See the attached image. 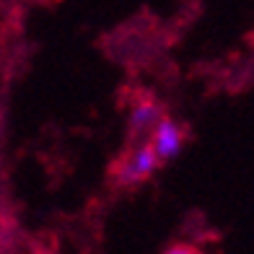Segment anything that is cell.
Wrapping results in <instances>:
<instances>
[{"mask_svg":"<svg viewBox=\"0 0 254 254\" xmlns=\"http://www.w3.org/2000/svg\"><path fill=\"white\" fill-rule=\"evenodd\" d=\"M161 254H202L197 247H192V244H171V247H166Z\"/></svg>","mask_w":254,"mask_h":254,"instance_id":"obj_4","label":"cell"},{"mask_svg":"<svg viewBox=\"0 0 254 254\" xmlns=\"http://www.w3.org/2000/svg\"><path fill=\"white\" fill-rule=\"evenodd\" d=\"M166 114L161 109V104L151 96H143L137 99L132 107H130V114H127V130H130L132 137H143V135H151L153 127L164 120Z\"/></svg>","mask_w":254,"mask_h":254,"instance_id":"obj_3","label":"cell"},{"mask_svg":"<svg viewBox=\"0 0 254 254\" xmlns=\"http://www.w3.org/2000/svg\"><path fill=\"white\" fill-rule=\"evenodd\" d=\"M184 140H187L184 125H182L179 120H171V117H164V120L153 127V132L148 135V145L153 148V153L158 156L161 164L174 161V158L182 153Z\"/></svg>","mask_w":254,"mask_h":254,"instance_id":"obj_2","label":"cell"},{"mask_svg":"<svg viewBox=\"0 0 254 254\" xmlns=\"http://www.w3.org/2000/svg\"><path fill=\"white\" fill-rule=\"evenodd\" d=\"M158 166H161V161L153 153V148L148 143H140L122 156V161L114 169V182L120 187H137V184L151 179L158 171Z\"/></svg>","mask_w":254,"mask_h":254,"instance_id":"obj_1","label":"cell"}]
</instances>
